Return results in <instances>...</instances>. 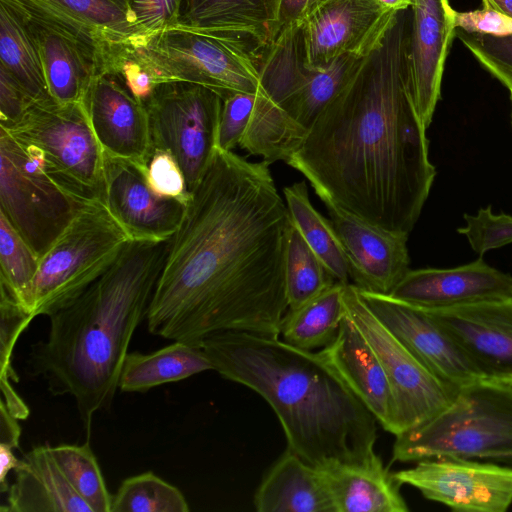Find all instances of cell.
<instances>
[{
  "mask_svg": "<svg viewBox=\"0 0 512 512\" xmlns=\"http://www.w3.org/2000/svg\"><path fill=\"white\" fill-rule=\"evenodd\" d=\"M291 224L269 164L217 148L169 239L149 332L197 346L226 331L279 336Z\"/></svg>",
  "mask_w": 512,
  "mask_h": 512,
  "instance_id": "obj_1",
  "label": "cell"
},
{
  "mask_svg": "<svg viewBox=\"0 0 512 512\" xmlns=\"http://www.w3.org/2000/svg\"><path fill=\"white\" fill-rule=\"evenodd\" d=\"M408 9L356 80L316 119L287 164L330 200L386 230L416 224L436 171L408 79Z\"/></svg>",
  "mask_w": 512,
  "mask_h": 512,
  "instance_id": "obj_2",
  "label": "cell"
},
{
  "mask_svg": "<svg viewBox=\"0 0 512 512\" xmlns=\"http://www.w3.org/2000/svg\"><path fill=\"white\" fill-rule=\"evenodd\" d=\"M199 346L213 370L265 399L287 448L308 464L326 469L378 457L376 418L318 352L242 331L211 335Z\"/></svg>",
  "mask_w": 512,
  "mask_h": 512,
  "instance_id": "obj_3",
  "label": "cell"
},
{
  "mask_svg": "<svg viewBox=\"0 0 512 512\" xmlns=\"http://www.w3.org/2000/svg\"><path fill=\"white\" fill-rule=\"evenodd\" d=\"M166 241H129L113 265L67 306L49 316L47 337L32 345L31 376L51 394L69 395L90 433L108 409L134 332L147 317L168 251Z\"/></svg>",
  "mask_w": 512,
  "mask_h": 512,
  "instance_id": "obj_4",
  "label": "cell"
},
{
  "mask_svg": "<svg viewBox=\"0 0 512 512\" xmlns=\"http://www.w3.org/2000/svg\"><path fill=\"white\" fill-rule=\"evenodd\" d=\"M392 460L459 457L512 464V390L481 380L426 422L395 436Z\"/></svg>",
  "mask_w": 512,
  "mask_h": 512,
  "instance_id": "obj_5",
  "label": "cell"
},
{
  "mask_svg": "<svg viewBox=\"0 0 512 512\" xmlns=\"http://www.w3.org/2000/svg\"><path fill=\"white\" fill-rule=\"evenodd\" d=\"M131 241L101 201L86 202L39 258L33 315L50 316L102 276Z\"/></svg>",
  "mask_w": 512,
  "mask_h": 512,
  "instance_id": "obj_6",
  "label": "cell"
},
{
  "mask_svg": "<svg viewBox=\"0 0 512 512\" xmlns=\"http://www.w3.org/2000/svg\"><path fill=\"white\" fill-rule=\"evenodd\" d=\"M1 129L33 148L45 171L68 193L83 202L104 203V152L82 102H35L19 122Z\"/></svg>",
  "mask_w": 512,
  "mask_h": 512,
  "instance_id": "obj_7",
  "label": "cell"
},
{
  "mask_svg": "<svg viewBox=\"0 0 512 512\" xmlns=\"http://www.w3.org/2000/svg\"><path fill=\"white\" fill-rule=\"evenodd\" d=\"M84 203L49 176L33 148L0 128V212L38 259Z\"/></svg>",
  "mask_w": 512,
  "mask_h": 512,
  "instance_id": "obj_8",
  "label": "cell"
},
{
  "mask_svg": "<svg viewBox=\"0 0 512 512\" xmlns=\"http://www.w3.org/2000/svg\"><path fill=\"white\" fill-rule=\"evenodd\" d=\"M370 55H342L323 69L305 64L299 24L259 52L261 87L294 120L310 129L359 76Z\"/></svg>",
  "mask_w": 512,
  "mask_h": 512,
  "instance_id": "obj_9",
  "label": "cell"
},
{
  "mask_svg": "<svg viewBox=\"0 0 512 512\" xmlns=\"http://www.w3.org/2000/svg\"><path fill=\"white\" fill-rule=\"evenodd\" d=\"M144 105L154 150L172 154L192 193L217 149L222 98L202 85L170 81L157 86Z\"/></svg>",
  "mask_w": 512,
  "mask_h": 512,
  "instance_id": "obj_10",
  "label": "cell"
},
{
  "mask_svg": "<svg viewBox=\"0 0 512 512\" xmlns=\"http://www.w3.org/2000/svg\"><path fill=\"white\" fill-rule=\"evenodd\" d=\"M343 299L347 316L377 355L391 387L392 434L412 429L444 410L458 390L439 380L406 348L369 309L355 285H345Z\"/></svg>",
  "mask_w": 512,
  "mask_h": 512,
  "instance_id": "obj_11",
  "label": "cell"
},
{
  "mask_svg": "<svg viewBox=\"0 0 512 512\" xmlns=\"http://www.w3.org/2000/svg\"><path fill=\"white\" fill-rule=\"evenodd\" d=\"M147 45L173 81L202 85L222 100L261 88L258 53L241 39L173 28Z\"/></svg>",
  "mask_w": 512,
  "mask_h": 512,
  "instance_id": "obj_12",
  "label": "cell"
},
{
  "mask_svg": "<svg viewBox=\"0 0 512 512\" xmlns=\"http://www.w3.org/2000/svg\"><path fill=\"white\" fill-rule=\"evenodd\" d=\"M19 15L39 54L51 97L61 103H83L100 74L103 49L64 25L40 0H4Z\"/></svg>",
  "mask_w": 512,
  "mask_h": 512,
  "instance_id": "obj_13",
  "label": "cell"
},
{
  "mask_svg": "<svg viewBox=\"0 0 512 512\" xmlns=\"http://www.w3.org/2000/svg\"><path fill=\"white\" fill-rule=\"evenodd\" d=\"M399 12L378 0H311L298 23L305 64L323 69L342 55H370Z\"/></svg>",
  "mask_w": 512,
  "mask_h": 512,
  "instance_id": "obj_14",
  "label": "cell"
},
{
  "mask_svg": "<svg viewBox=\"0 0 512 512\" xmlns=\"http://www.w3.org/2000/svg\"><path fill=\"white\" fill-rule=\"evenodd\" d=\"M393 476L458 512H505L512 505V467L506 465L437 457L416 461Z\"/></svg>",
  "mask_w": 512,
  "mask_h": 512,
  "instance_id": "obj_15",
  "label": "cell"
},
{
  "mask_svg": "<svg viewBox=\"0 0 512 512\" xmlns=\"http://www.w3.org/2000/svg\"><path fill=\"white\" fill-rule=\"evenodd\" d=\"M357 290L378 319L439 380L455 390L485 380L425 309L390 295Z\"/></svg>",
  "mask_w": 512,
  "mask_h": 512,
  "instance_id": "obj_16",
  "label": "cell"
},
{
  "mask_svg": "<svg viewBox=\"0 0 512 512\" xmlns=\"http://www.w3.org/2000/svg\"><path fill=\"white\" fill-rule=\"evenodd\" d=\"M147 168L104 154V204L131 241H166L177 231L184 202L155 192Z\"/></svg>",
  "mask_w": 512,
  "mask_h": 512,
  "instance_id": "obj_17",
  "label": "cell"
},
{
  "mask_svg": "<svg viewBox=\"0 0 512 512\" xmlns=\"http://www.w3.org/2000/svg\"><path fill=\"white\" fill-rule=\"evenodd\" d=\"M358 289L389 295L409 269L407 233L373 225L330 200H322Z\"/></svg>",
  "mask_w": 512,
  "mask_h": 512,
  "instance_id": "obj_18",
  "label": "cell"
},
{
  "mask_svg": "<svg viewBox=\"0 0 512 512\" xmlns=\"http://www.w3.org/2000/svg\"><path fill=\"white\" fill-rule=\"evenodd\" d=\"M425 310L485 380L512 382V298Z\"/></svg>",
  "mask_w": 512,
  "mask_h": 512,
  "instance_id": "obj_19",
  "label": "cell"
},
{
  "mask_svg": "<svg viewBox=\"0 0 512 512\" xmlns=\"http://www.w3.org/2000/svg\"><path fill=\"white\" fill-rule=\"evenodd\" d=\"M406 61L416 110L426 128L440 99L446 59L456 36L449 0H412Z\"/></svg>",
  "mask_w": 512,
  "mask_h": 512,
  "instance_id": "obj_20",
  "label": "cell"
},
{
  "mask_svg": "<svg viewBox=\"0 0 512 512\" xmlns=\"http://www.w3.org/2000/svg\"><path fill=\"white\" fill-rule=\"evenodd\" d=\"M83 104L104 154L147 168L154 148L144 103L115 76L99 74Z\"/></svg>",
  "mask_w": 512,
  "mask_h": 512,
  "instance_id": "obj_21",
  "label": "cell"
},
{
  "mask_svg": "<svg viewBox=\"0 0 512 512\" xmlns=\"http://www.w3.org/2000/svg\"><path fill=\"white\" fill-rule=\"evenodd\" d=\"M390 296L424 309L512 298V276L483 261L453 268L409 270Z\"/></svg>",
  "mask_w": 512,
  "mask_h": 512,
  "instance_id": "obj_22",
  "label": "cell"
},
{
  "mask_svg": "<svg viewBox=\"0 0 512 512\" xmlns=\"http://www.w3.org/2000/svg\"><path fill=\"white\" fill-rule=\"evenodd\" d=\"M352 392L388 432L394 427V399L385 371L369 345L347 316L335 339L318 351Z\"/></svg>",
  "mask_w": 512,
  "mask_h": 512,
  "instance_id": "obj_23",
  "label": "cell"
},
{
  "mask_svg": "<svg viewBox=\"0 0 512 512\" xmlns=\"http://www.w3.org/2000/svg\"><path fill=\"white\" fill-rule=\"evenodd\" d=\"M281 0H184L175 28L245 41L259 53L274 38Z\"/></svg>",
  "mask_w": 512,
  "mask_h": 512,
  "instance_id": "obj_24",
  "label": "cell"
},
{
  "mask_svg": "<svg viewBox=\"0 0 512 512\" xmlns=\"http://www.w3.org/2000/svg\"><path fill=\"white\" fill-rule=\"evenodd\" d=\"M6 493L1 512H94L67 480L49 444L23 456Z\"/></svg>",
  "mask_w": 512,
  "mask_h": 512,
  "instance_id": "obj_25",
  "label": "cell"
},
{
  "mask_svg": "<svg viewBox=\"0 0 512 512\" xmlns=\"http://www.w3.org/2000/svg\"><path fill=\"white\" fill-rule=\"evenodd\" d=\"M253 503L258 512H335L323 471L288 448L263 477Z\"/></svg>",
  "mask_w": 512,
  "mask_h": 512,
  "instance_id": "obj_26",
  "label": "cell"
},
{
  "mask_svg": "<svg viewBox=\"0 0 512 512\" xmlns=\"http://www.w3.org/2000/svg\"><path fill=\"white\" fill-rule=\"evenodd\" d=\"M323 471L335 512H407L401 484L378 456L365 464L335 465Z\"/></svg>",
  "mask_w": 512,
  "mask_h": 512,
  "instance_id": "obj_27",
  "label": "cell"
},
{
  "mask_svg": "<svg viewBox=\"0 0 512 512\" xmlns=\"http://www.w3.org/2000/svg\"><path fill=\"white\" fill-rule=\"evenodd\" d=\"M213 370L200 346L174 341L151 353L128 352L119 377L121 392L145 393L151 388Z\"/></svg>",
  "mask_w": 512,
  "mask_h": 512,
  "instance_id": "obj_28",
  "label": "cell"
},
{
  "mask_svg": "<svg viewBox=\"0 0 512 512\" xmlns=\"http://www.w3.org/2000/svg\"><path fill=\"white\" fill-rule=\"evenodd\" d=\"M308 129L294 120L261 87L239 146L249 154L262 156L271 164L286 163L301 147Z\"/></svg>",
  "mask_w": 512,
  "mask_h": 512,
  "instance_id": "obj_29",
  "label": "cell"
},
{
  "mask_svg": "<svg viewBox=\"0 0 512 512\" xmlns=\"http://www.w3.org/2000/svg\"><path fill=\"white\" fill-rule=\"evenodd\" d=\"M344 288L345 284L335 282L301 307L288 309L281 325V339L308 351L328 346L346 316Z\"/></svg>",
  "mask_w": 512,
  "mask_h": 512,
  "instance_id": "obj_30",
  "label": "cell"
},
{
  "mask_svg": "<svg viewBox=\"0 0 512 512\" xmlns=\"http://www.w3.org/2000/svg\"><path fill=\"white\" fill-rule=\"evenodd\" d=\"M292 224L327 271L341 284H349V265L342 245L330 222L311 204L305 181L283 189Z\"/></svg>",
  "mask_w": 512,
  "mask_h": 512,
  "instance_id": "obj_31",
  "label": "cell"
},
{
  "mask_svg": "<svg viewBox=\"0 0 512 512\" xmlns=\"http://www.w3.org/2000/svg\"><path fill=\"white\" fill-rule=\"evenodd\" d=\"M0 65L36 102L53 99L37 49L19 15L4 0H0Z\"/></svg>",
  "mask_w": 512,
  "mask_h": 512,
  "instance_id": "obj_32",
  "label": "cell"
},
{
  "mask_svg": "<svg viewBox=\"0 0 512 512\" xmlns=\"http://www.w3.org/2000/svg\"><path fill=\"white\" fill-rule=\"evenodd\" d=\"M147 40L123 41L107 50L100 74L118 78L139 101H145L157 86L173 81L151 53Z\"/></svg>",
  "mask_w": 512,
  "mask_h": 512,
  "instance_id": "obj_33",
  "label": "cell"
},
{
  "mask_svg": "<svg viewBox=\"0 0 512 512\" xmlns=\"http://www.w3.org/2000/svg\"><path fill=\"white\" fill-rule=\"evenodd\" d=\"M335 282L297 228L291 224L285 254L288 309L301 307Z\"/></svg>",
  "mask_w": 512,
  "mask_h": 512,
  "instance_id": "obj_34",
  "label": "cell"
},
{
  "mask_svg": "<svg viewBox=\"0 0 512 512\" xmlns=\"http://www.w3.org/2000/svg\"><path fill=\"white\" fill-rule=\"evenodd\" d=\"M96 32L108 43L147 40L127 11L112 0H42Z\"/></svg>",
  "mask_w": 512,
  "mask_h": 512,
  "instance_id": "obj_35",
  "label": "cell"
},
{
  "mask_svg": "<svg viewBox=\"0 0 512 512\" xmlns=\"http://www.w3.org/2000/svg\"><path fill=\"white\" fill-rule=\"evenodd\" d=\"M38 263V257L0 212V286L32 315Z\"/></svg>",
  "mask_w": 512,
  "mask_h": 512,
  "instance_id": "obj_36",
  "label": "cell"
},
{
  "mask_svg": "<svg viewBox=\"0 0 512 512\" xmlns=\"http://www.w3.org/2000/svg\"><path fill=\"white\" fill-rule=\"evenodd\" d=\"M52 455L75 491L94 512H111L112 498L89 442L51 446Z\"/></svg>",
  "mask_w": 512,
  "mask_h": 512,
  "instance_id": "obj_37",
  "label": "cell"
},
{
  "mask_svg": "<svg viewBox=\"0 0 512 512\" xmlns=\"http://www.w3.org/2000/svg\"><path fill=\"white\" fill-rule=\"evenodd\" d=\"M183 493L151 471L126 478L113 495L111 512H188Z\"/></svg>",
  "mask_w": 512,
  "mask_h": 512,
  "instance_id": "obj_38",
  "label": "cell"
},
{
  "mask_svg": "<svg viewBox=\"0 0 512 512\" xmlns=\"http://www.w3.org/2000/svg\"><path fill=\"white\" fill-rule=\"evenodd\" d=\"M474 58L512 92V35L495 37L456 31Z\"/></svg>",
  "mask_w": 512,
  "mask_h": 512,
  "instance_id": "obj_39",
  "label": "cell"
},
{
  "mask_svg": "<svg viewBox=\"0 0 512 512\" xmlns=\"http://www.w3.org/2000/svg\"><path fill=\"white\" fill-rule=\"evenodd\" d=\"M466 225L458 228L471 248L483 255L485 252L512 243V216L493 214L491 206L480 209L476 215H464Z\"/></svg>",
  "mask_w": 512,
  "mask_h": 512,
  "instance_id": "obj_40",
  "label": "cell"
},
{
  "mask_svg": "<svg viewBox=\"0 0 512 512\" xmlns=\"http://www.w3.org/2000/svg\"><path fill=\"white\" fill-rule=\"evenodd\" d=\"M0 294V375H7L16 382L19 378L11 364L13 350L19 336L35 317L2 286Z\"/></svg>",
  "mask_w": 512,
  "mask_h": 512,
  "instance_id": "obj_41",
  "label": "cell"
},
{
  "mask_svg": "<svg viewBox=\"0 0 512 512\" xmlns=\"http://www.w3.org/2000/svg\"><path fill=\"white\" fill-rule=\"evenodd\" d=\"M184 0H126L131 20L148 36L177 26Z\"/></svg>",
  "mask_w": 512,
  "mask_h": 512,
  "instance_id": "obj_42",
  "label": "cell"
},
{
  "mask_svg": "<svg viewBox=\"0 0 512 512\" xmlns=\"http://www.w3.org/2000/svg\"><path fill=\"white\" fill-rule=\"evenodd\" d=\"M256 93H237L223 100L217 132L218 149L232 151L239 145L251 117Z\"/></svg>",
  "mask_w": 512,
  "mask_h": 512,
  "instance_id": "obj_43",
  "label": "cell"
},
{
  "mask_svg": "<svg viewBox=\"0 0 512 512\" xmlns=\"http://www.w3.org/2000/svg\"><path fill=\"white\" fill-rule=\"evenodd\" d=\"M147 179L158 194L187 204L191 198L181 167L165 150L155 149L147 166Z\"/></svg>",
  "mask_w": 512,
  "mask_h": 512,
  "instance_id": "obj_44",
  "label": "cell"
},
{
  "mask_svg": "<svg viewBox=\"0 0 512 512\" xmlns=\"http://www.w3.org/2000/svg\"><path fill=\"white\" fill-rule=\"evenodd\" d=\"M35 102L18 80L0 65V128L15 125Z\"/></svg>",
  "mask_w": 512,
  "mask_h": 512,
  "instance_id": "obj_45",
  "label": "cell"
},
{
  "mask_svg": "<svg viewBox=\"0 0 512 512\" xmlns=\"http://www.w3.org/2000/svg\"><path fill=\"white\" fill-rule=\"evenodd\" d=\"M456 28L470 34L504 37L512 35V17L500 11L482 7L481 9L457 12Z\"/></svg>",
  "mask_w": 512,
  "mask_h": 512,
  "instance_id": "obj_46",
  "label": "cell"
},
{
  "mask_svg": "<svg viewBox=\"0 0 512 512\" xmlns=\"http://www.w3.org/2000/svg\"><path fill=\"white\" fill-rule=\"evenodd\" d=\"M311 0H281L273 40L288 28L298 25Z\"/></svg>",
  "mask_w": 512,
  "mask_h": 512,
  "instance_id": "obj_47",
  "label": "cell"
},
{
  "mask_svg": "<svg viewBox=\"0 0 512 512\" xmlns=\"http://www.w3.org/2000/svg\"><path fill=\"white\" fill-rule=\"evenodd\" d=\"M11 381L13 380L9 376L0 375V388L2 393L0 403L18 420H25L30 414L29 408L16 392Z\"/></svg>",
  "mask_w": 512,
  "mask_h": 512,
  "instance_id": "obj_48",
  "label": "cell"
},
{
  "mask_svg": "<svg viewBox=\"0 0 512 512\" xmlns=\"http://www.w3.org/2000/svg\"><path fill=\"white\" fill-rule=\"evenodd\" d=\"M20 435L21 428L18 424V419L0 403V444L17 449L19 447Z\"/></svg>",
  "mask_w": 512,
  "mask_h": 512,
  "instance_id": "obj_49",
  "label": "cell"
},
{
  "mask_svg": "<svg viewBox=\"0 0 512 512\" xmlns=\"http://www.w3.org/2000/svg\"><path fill=\"white\" fill-rule=\"evenodd\" d=\"M21 459H18L13 449L5 444H0V491L7 492L9 485L7 476L10 471H14L20 465Z\"/></svg>",
  "mask_w": 512,
  "mask_h": 512,
  "instance_id": "obj_50",
  "label": "cell"
},
{
  "mask_svg": "<svg viewBox=\"0 0 512 512\" xmlns=\"http://www.w3.org/2000/svg\"><path fill=\"white\" fill-rule=\"evenodd\" d=\"M482 7L494 9L512 17V0H482Z\"/></svg>",
  "mask_w": 512,
  "mask_h": 512,
  "instance_id": "obj_51",
  "label": "cell"
},
{
  "mask_svg": "<svg viewBox=\"0 0 512 512\" xmlns=\"http://www.w3.org/2000/svg\"><path fill=\"white\" fill-rule=\"evenodd\" d=\"M385 7L395 10L403 11L411 7L412 0H378Z\"/></svg>",
  "mask_w": 512,
  "mask_h": 512,
  "instance_id": "obj_52",
  "label": "cell"
},
{
  "mask_svg": "<svg viewBox=\"0 0 512 512\" xmlns=\"http://www.w3.org/2000/svg\"><path fill=\"white\" fill-rule=\"evenodd\" d=\"M126 10V0H112ZM127 11V10H126Z\"/></svg>",
  "mask_w": 512,
  "mask_h": 512,
  "instance_id": "obj_53",
  "label": "cell"
},
{
  "mask_svg": "<svg viewBox=\"0 0 512 512\" xmlns=\"http://www.w3.org/2000/svg\"><path fill=\"white\" fill-rule=\"evenodd\" d=\"M503 384H506L511 390H512V382H509V383H503Z\"/></svg>",
  "mask_w": 512,
  "mask_h": 512,
  "instance_id": "obj_54",
  "label": "cell"
},
{
  "mask_svg": "<svg viewBox=\"0 0 512 512\" xmlns=\"http://www.w3.org/2000/svg\"><path fill=\"white\" fill-rule=\"evenodd\" d=\"M510 94H511V102H512V92H510Z\"/></svg>",
  "mask_w": 512,
  "mask_h": 512,
  "instance_id": "obj_55",
  "label": "cell"
}]
</instances>
